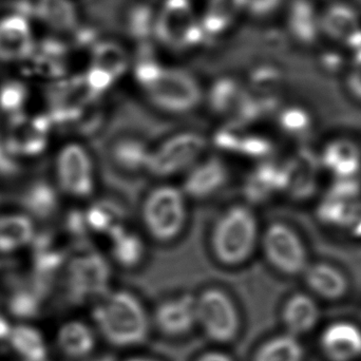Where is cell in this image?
Wrapping results in <instances>:
<instances>
[{"mask_svg": "<svg viewBox=\"0 0 361 361\" xmlns=\"http://www.w3.org/2000/svg\"><path fill=\"white\" fill-rule=\"evenodd\" d=\"M69 46L56 38H46L36 44L34 52L25 61L27 75L44 80H61L68 71L67 59Z\"/></svg>", "mask_w": 361, "mask_h": 361, "instance_id": "obj_17", "label": "cell"}, {"mask_svg": "<svg viewBox=\"0 0 361 361\" xmlns=\"http://www.w3.org/2000/svg\"><path fill=\"white\" fill-rule=\"evenodd\" d=\"M90 66L103 70L114 80L122 78L131 65L130 55L120 42L110 38H99L89 48Z\"/></svg>", "mask_w": 361, "mask_h": 361, "instance_id": "obj_27", "label": "cell"}, {"mask_svg": "<svg viewBox=\"0 0 361 361\" xmlns=\"http://www.w3.org/2000/svg\"><path fill=\"white\" fill-rule=\"evenodd\" d=\"M94 330L112 347L128 349L146 343L152 329V317L135 293L112 288L94 303Z\"/></svg>", "mask_w": 361, "mask_h": 361, "instance_id": "obj_3", "label": "cell"}, {"mask_svg": "<svg viewBox=\"0 0 361 361\" xmlns=\"http://www.w3.org/2000/svg\"><path fill=\"white\" fill-rule=\"evenodd\" d=\"M33 220L27 214L0 216V252L10 254L31 244L35 238Z\"/></svg>", "mask_w": 361, "mask_h": 361, "instance_id": "obj_28", "label": "cell"}, {"mask_svg": "<svg viewBox=\"0 0 361 361\" xmlns=\"http://www.w3.org/2000/svg\"><path fill=\"white\" fill-rule=\"evenodd\" d=\"M280 125L286 133L292 135L305 133L309 128L311 121L305 110L300 108H288L282 112L279 118Z\"/></svg>", "mask_w": 361, "mask_h": 361, "instance_id": "obj_35", "label": "cell"}, {"mask_svg": "<svg viewBox=\"0 0 361 361\" xmlns=\"http://www.w3.org/2000/svg\"><path fill=\"white\" fill-rule=\"evenodd\" d=\"M197 361H235V360L224 352L209 351L200 356Z\"/></svg>", "mask_w": 361, "mask_h": 361, "instance_id": "obj_39", "label": "cell"}, {"mask_svg": "<svg viewBox=\"0 0 361 361\" xmlns=\"http://www.w3.org/2000/svg\"><path fill=\"white\" fill-rule=\"evenodd\" d=\"M95 250L70 256L63 275V297L71 305L95 302L112 290V264Z\"/></svg>", "mask_w": 361, "mask_h": 361, "instance_id": "obj_5", "label": "cell"}, {"mask_svg": "<svg viewBox=\"0 0 361 361\" xmlns=\"http://www.w3.org/2000/svg\"><path fill=\"white\" fill-rule=\"evenodd\" d=\"M35 47L29 16L15 11L0 18V61L25 63Z\"/></svg>", "mask_w": 361, "mask_h": 361, "instance_id": "obj_15", "label": "cell"}, {"mask_svg": "<svg viewBox=\"0 0 361 361\" xmlns=\"http://www.w3.org/2000/svg\"><path fill=\"white\" fill-rule=\"evenodd\" d=\"M343 82L349 94L361 102V46L350 52L343 70Z\"/></svg>", "mask_w": 361, "mask_h": 361, "instance_id": "obj_34", "label": "cell"}, {"mask_svg": "<svg viewBox=\"0 0 361 361\" xmlns=\"http://www.w3.org/2000/svg\"><path fill=\"white\" fill-rule=\"evenodd\" d=\"M145 0H82L80 11L87 27L99 36L127 35L135 13Z\"/></svg>", "mask_w": 361, "mask_h": 361, "instance_id": "obj_11", "label": "cell"}, {"mask_svg": "<svg viewBox=\"0 0 361 361\" xmlns=\"http://www.w3.org/2000/svg\"><path fill=\"white\" fill-rule=\"evenodd\" d=\"M59 188L44 179L30 180L17 195V202L27 216L39 221L50 220L59 207Z\"/></svg>", "mask_w": 361, "mask_h": 361, "instance_id": "obj_21", "label": "cell"}, {"mask_svg": "<svg viewBox=\"0 0 361 361\" xmlns=\"http://www.w3.org/2000/svg\"><path fill=\"white\" fill-rule=\"evenodd\" d=\"M6 116L0 118V178H12L19 173L20 166L11 156L6 141Z\"/></svg>", "mask_w": 361, "mask_h": 361, "instance_id": "obj_36", "label": "cell"}, {"mask_svg": "<svg viewBox=\"0 0 361 361\" xmlns=\"http://www.w3.org/2000/svg\"><path fill=\"white\" fill-rule=\"evenodd\" d=\"M302 275L312 292L329 300L343 298L349 288L345 274L329 263L309 264Z\"/></svg>", "mask_w": 361, "mask_h": 361, "instance_id": "obj_23", "label": "cell"}, {"mask_svg": "<svg viewBox=\"0 0 361 361\" xmlns=\"http://www.w3.org/2000/svg\"><path fill=\"white\" fill-rule=\"evenodd\" d=\"M61 354L70 360H82L97 347V331L80 320H71L61 326L56 338Z\"/></svg>", "mask_w": 361, "mask_h": 361, "instance_id": "obj_24", "label": "cell"}, {"mask_svg": "<svg viewBox=\"0 0 361 361\" xmlns=\"http://www.w3.org/2000/svg\"><path fill=\"white\" fill-rule=\"evenodd\" d=\"M243 12V0H207L200 19L206 44H214V39L228 31Z\"/></svg>", "mask_w": 361, "mask_h": 361, "instance_id": "obj_22", "label": "cell"}, {"mask_svg": "<svg viewBox=\"0 0 361 361\" xmlns=\"http://www.w3.org/2000/svg\"><path fill=\"white\" fill-rule=\"evenodd\" d=\"M188 197L180 185L160 182L147 191L140 219L144 235L159 244H171L184 235L190 219Z\"/></svg>", "mask_w": 361, "mask_h": 361, "instance_id": "obj_4", "label": "cell"}, {"mask_svg": "<svg viewBox=\"0 0 361 361\" xmlns=\"http://www.w3.org/2000/svg\"><path fill=\"white\" fill-rule=\"evenodd\" d=\"M152 324L169 338H180L197 328L195 295L184 293L161 301L152 315Z\"/></svg>", "mask_w": 361, "mask_h": 361, "instance_id": "obj_14", "label": "cell"}, {"mask_svg": "<svg viewBox=\"0 0 361 361\" xmlns=\"http://www.w3.org/2000/svg\"><path fill=\"white\" fill-rule=\"evenodd\" d=\"M262 227L252 206L235 203L216 216L209 235L208 250L220 267L237 269L245 267L259 252Z\"/></svg>", "mask_w": 361, "mask_h": 361, "instance_id": "obj_2", "label": "cell"}, {"mask_svg": "<svg viewBox=\"0 0 361 361\" xmlns=\"http://www.w3.org/2000/svg\"><path fill=\"white\" fill-rule=\"evenodd\" d=\"M322 37L333 42H351L361 32V17L355 6L347 2H333L326 8H320Z\"/></svg>", "mask_w": 361, "mask_h": 361, "instance_id": "obj_18", "label": "cell"}, {"mask_svg": "<svg viewBox=\"0 0 361 361\" xmlns=\"http://www.w3.org/2000/svg\"><path fill=\"white\" fill-rule=\"evenodd\" d=\"M303 357L305 351L298 337L286 333L265 341L252 361H302Z\"/></svg>", "mask_w": 361, "mask_h": 361, "instance_id": "obj_32", "label": "cell"}, {"mask_svg": "<svg viewBox=\"0 0 361 361\" xmlns=\"http://www.w3.org/2000/svg\"><path fill=\"white\" fill-rule=\"evenodd\" d=\"M150 149L152 147L143 140L124 137L114 143L111 148V158L118 169L127 173L146 171Z\"/></svg>", "mask_w": 361, "mask_h": 361, "instance_id": "obj_31", "label": "cell"}, {"mask_svg": "<svg viewBox=\"0 0 361 361\" xmlns=\"http://www.w3.org/2000/svg\"><path fill=\"white\" fill-rule=\"evenodd\" d=\"M286 0H243L244 12L252 18L267 19L279 12Z\"/></svg>", "mask_w": 361, "mask_h": 361, "instance_id": "obj_37", "label": "cell"}, {"mask_svg": "<svg viewBox=\"0 0 361 361\" xmlns=\"http://www.w3.org/2000/svg\"><path fill=\"white\" fill-rule=\"evenodd\" d=\"M231 175L222 157L206 154L183 176L180 186L189 201H206L228 185Z\"/></svg>", "mask_w": 361, "mask_h": 361, "instance_id": "obj_13", "label": "cell"}, {"mask_svg": "<svg viewBox=\"0 0 361 361\" xmlns=\"http://www.w3.org/2000/svg\"><path fill=\"white\" fill-rule=\"evenodd\" d=\"M125 361H159L154 360V358L146 357V356H133V357L128 358Z\"/></svg>", "mask_w": 361, "mask_h": 361, "instance_id": "obj_40", "label": "cell"}, {"mask_svg": "<svg viewBox=\"0 0 361 361\" xmlns=\"http://www.w3.org/2000/svg\"><path fill=\"white\" fill-rule=\"evenodd\" d=\"M111 264L131 271L141 267L147 258L145 235L123 226L109 235Z\"/></svg>", "mask_w": 361, "mask_h": 361, "instance_id": "obj_20", "label": "cell"}, {"mask_svg": "<svg viewBox=\"0 0 361 361\" xmlns=\"http://www.w3.org/2000/svg\"><path fill=\"white\" fill-rule=\"evenodd\" d=\"M11 326L6 318L0 314V356L4 355L10 351L8 347V335H10Z\"/></svg>", "mask_w": 361, "mask_h": 361, "instance_id": "obj_38", "label": "cell"}, {"mask_svg": "<svg viewBox=\"0 0 361 361\" xmlns=\"http://www.w3.org/2000/svg\"><path fill=\"white\" fill-rule=\"evenodd\" d=\"M27 88L23 82L8 80L0 87V111L6 116L23 114V106L27 103Z\"/></svg>", "mask_w": 361, "mask_h": 361, "instance_id": "obj_33", "label": "cell"}, {"mask_svg": "<svg viewBox=\"0 0 361 361\" xmlns=\"http://www.w3.org/2000/svg\"><path fill=\"white\" fill-rule=\"evenodd\" d=\"M55 178L59 192L72 199L94 197L99 186V171L89 148L80 142H70L63 146L55 160Z\"/></svg>", "mask_w": 361, "mask_h": 361, "instance_id": "obj_9", "label": "cell"}, {"mask_svg": "<svg viewBox=\"0 0 361 361\" xmlns=\"http://www.w3.org/2000/svg\"><path fill=\"white\" fill-rule=\"evenodd\" d=\"M20 10L27 16H35L59 33L74 35L82 25L80 10L72 0L21 1Z\"/></svg>", "mask_w": 361, "mask_h": 361, "instance_id": "obj_16", "label": "cell"}, {"mask_svg": "<svg viewBox=\"0 0 361 361\" xmlns=\"http://www.w3.org/2000/svg\"><path fill=\"white\" fill-rule=\"evenodd\" d=\"M133 73L146 101L161 114L186 116L204 103L205 91L195 74L183 68L161 65L152 46L137 49Z\"/></svg>", "mask_w": 361, "mask_h": 361, "instance_id": "obj_1", "label": "cell"}, {"mask_svg": "<svg viewBox=\"0 0 361 361\" xmlns=\"http://www.w3.org/2000/svg\"><path fill=\"white\" fill-rule=\"evenodd\" d=\"M8 347L23 361L48 360V347L39 331L27 324L11 328Z\"/></svg>", "mask_w": 361, "mask_h": 361, "instance_id": "obj_30", "label": "cell"}, {"mask_svg": "<svg viewBox=\"0 0 361 361\" xmlns=\"http://www.w3.org/2000/svg\"><path fill=\"white\" fill-rule=\"evenodd\" d=\"M259 250L267 264L282 275H302L309 265L302 239L284 222L277 221L262 227Z\"/></svg>", "mask_w": 361, "mask_h": 361, "instance_id": "obj_10", "label": "cell"}, {"mask_svg": "<svg viewBox=\"0 0 361 361\" xmlns=\"http://www.w3.org/2000/svg\"><path fill=\"white\" fill-rule=\"evenodd\" d=\"M207 140L195 130H180L163 139L150 149L146 173L160 180L171 182L183 177L206 154Z\"/></svg>", "mask_w": 361, "mask_h": 361, "instance_id": "obj_6", "label": "cell"}, {"mask_svg": "<svg viewBox=\"0 0 361 361\" xmlns=\"http://www.w3.org/2000/svg\"><path fill=\"white\" fill-rule=\"evenodd\" d=\"M320 347L330 361L360 360L361 329L347 322L330 324L320 336Z\"/></svg>", "mask_w": 361, "mask_h": 361, "instance_id": "obj_19", "label": "cell"}, {"mask_svg": "<svg viewBox=\"0 0 361 361\" xmlns=\"http://www.w3.org/2000/svg\"><path fill=\"white\" fill-rule=\"evenodd\" d=\"M246 94L245 87L237 78L225 75L212 82L205 92L204 102H207L212 112L221 116L237 110Z\"/></svg>", "mask_w": 361, "mask_h": 361, "instance_id": "obj_29", "label": "cell"}, {"mask_svg": "<svg viewBox=\"0 0 361 361\" xmlns=\"http://www.w3.org/2000/svg\"><path fill=\"white\" fill-rule=\"evenodd\" d=\"M322 164L338 180L354 179L361 167V152L350 140L331 142L322 154Z\"/></svg>", "mask_w": 361, "mask_h": 361, "instance_id": "obj_25", "label": "cell"}, {"mask_svg": "<svg viewBox=\"0 0 361 361\" xmlns=\"http://www.w3.org/2000/svg\"><path fill=\"white\" fill-rule=\"evenodd\" d=\"M318 318L319 310L315 301L302 293L293 295L282 310V322L286 333L295 337L310 332L317 324Z\"/></svg>", "mask_w": 361, "mask_h": 361, "instance_id": "obj_26", "label": "cell"}, {"mask_svg": "<svg viewBox=\"0 0 361 361\" xmlns=\"http://www.w3.org/2000/svg\"><path fill=\"white\" fill-rule=\"evenodd\" d=\"M6 141L13 158L35 157L46 149L52 123L47 114L6 116Z\"/></svg>", "mask_w": 361, "mask_h": 361, "instance_id": "obj_12", "label": "cell"}, {"mask_svg": "<svg viewBox=\"0 0 361 361\" xmlns=\"http://www.w3.org/2000/svg\"><path fill=\"white\" fill-rule=\"evenodd\" d=\"M195 297L197 328L214 343L227 345L235 341L241 317L231 295L220 286H208Z\"/></svg>", "mask_w": 361, "mask_h": 361, "instance_id": "obj_7", "label": "cell"}, {"mask_svg": "<svg viewBox=\"0 0 361 361\" xmlns=\"http://www.w3.org/2000/svg\"><path fill=\"white\" fill-rule=\"evenodd\" d=\"M154 38L173 52H184L206 44L190 0L163 1L157 10Z\"/></svg>", "mask_w": 361, "mask_h": 361, "instance_id": "obj_8", "label": "cell"}]
</instances>
